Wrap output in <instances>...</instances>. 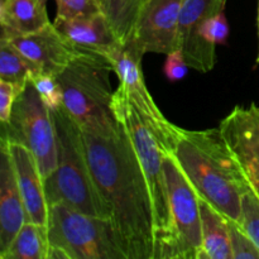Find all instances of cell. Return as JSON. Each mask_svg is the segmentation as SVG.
I'll return each mask as SVG.
<instances>
[{"instance_id":"30bf717a","label":"cell","mask_w":259,"mask_h":259,"mask_svg":"<svg viewBox=\"0 0 259 259\" xmlns=\"http://www.w3.org/2000/svg\"><path fill=\"white\" fill-rule=\"evenodd\" d=\"M220 131L259 199V106H235L220 123Z\"/></svg>"},{"instance_id":"7a4b0ae2","label":"cell","mask_w":259,"mask_h":259,"mask_svg":"<svg viewBox=\"0 0 259 259\" xmlns=\"http://www.w3.org/2000/svg\"><path fill=\"white\" fill-rule=\"evenodd\" d=\"M172 154L200 199L242 227V200L250 187L220 128H180Z\"/></svg>"},{"instance_id":"e0dca14e","label":"cell","mask_w":259,"mask_h":259,"mask_svg":"<svg viewBox=\"0 0 259 259\" xmlns=\"http://www.w3.org/2000/svg\"><path fill=\"white\" fill-rule=\"evenodd\" d=\"M227 0H182L179 20V50L190 67L196 60L197 27L211 15L224 12Z\"/></svg>"},{"instance_id":"7402d4cb","label":"cell","mask_w":259,"mask_h":259,"mask_svg":"<svg viewBox=\"0 0 259 259\" xmlns=\"http://www.w3.org/2000/svg\"><path fill=\"white\" fill-rule=\"evenodd\" d=\"M58 19L91 17L104 13L100 0H55Z\"/></svg>"},{"instance_id":"cb8c5ba5","label":"cell","mask_w":259,"mask_h":259,"mask_svg":"<svg viewBox=\"0 0 259 259\" xmlns=\"http://www.w3.org/2000/svg\"><path fill=\"white\" fill-rule=\"evenodd\" d=\"M233 259H259V248L237 223L228 219Z\"/></svg>"},{"instance_id":"2e32d148","label":"cell","mask_w":259,"mask_h":259,"mask_svg":"<svg viewBox=\"0 0 259 259\" xmlns=\"http://www.w3.org/2000/svg\"><path fill=\"white\" fill-rule=\"evenodd\" d=\"M47 0H5L0 3V37L13 38L40 29L51 23Z\"/></svg>"},{"instance_id":"d4e9b609","label":"cell","mask_w":259,"mask_h":259,"mask_svg":"<svg viewBox=\"0 0 259 259\" xmlns=\"http://www.w3.org/2000/svg\"><path fill=\"white\" fill-rule=\"evenodd\" d=\"M242 229L259 248V199L252 190L242 200Z\"/></svg>"},{"instance_id":"5bb4252c","label":"cell","mask_w":259,"mask_h":259,"mask_svg":"<svg viewBox=\"0 0 259 259\" xmlns=\"http://www.w3.org/2000/svg\"><path fill=\"white\" fill-rule=\"evenodd\" d=\"M28 222L24 201L18 186L14 166L7 142L0 144V254L14 240L20 228Z\"/></svg>"},{"instance_id":"4316f807","label":"cell","mask_w":259,"mask_h":259,"mask_svg":"<svg viewBox=\"0 0 259 259\" xmlns=\"http://www.w3.org/2000/svg\"><path fill=\"white\" fill-rule=\"evenodd\" d=\"M166 56L167 58L163 66V72L166 75V77L171 82H176V81L182 80L187 75L190 67L182 51L176 50Z\"/></svg>"},{"instance_id":"4fadbf2b","label":"cell","mask_w":259,"mask_h":259,"mask_svg":"<svg viewBox=\"0 0 259 259\" xmlns=\"http://www.w3.org/2000/svg\"><path fill=\"white\" fill-rule=\"evenodd\" d=\"M7 142L18 186L24 201L28 222L48 225V202L45 191V180L34 156L24 144L19 142Z\"/></svg>"},{"instance_id":"8fae6325","label":"cell","mask_w":259,"mask_h":259,"mask_svg":"<svg viewBox=\"0 0 259 259\" xmlns=\"http://www.w3.org/2000/svg\"><path fill=\"white\" fill-rule=\"evenodd\" d=\"M182 0H149L138 20L133 43L142 55L179 50V20Z\"/></svg>"},{"instance_id":"ac0fdd59","label":"cell","mask_w":259,"mask_h":259,"mask_svg":"<svg viewBox=\"0 0 259 259\" xmlns=\"http://www.w3.org/2000/svg\"><path fill=\"white\" fill-rule=\"evenodd\" d=\"M200 211L202 248L199 259H233L227 218L202 199H200Z\"/></svg>"},{"instance_id":"6da1fadb","label":"cell","mask_w":259,"mask_h":259,"mask_svg":"<svg viewBox=\"0 0 259 259\" xmlns=\"http://www.w3.org/2000/svg\"><path fill=\"white\" fill-rule=\"evenodd\" d=\"M81 132L94 181L110 210L129 259H153L151 192L125 128L118 121L109 129Z\"/></svg>"},{"instance_id":"ffe728a7","label":"cell","mask_w":259,"mask_h":259,"mask_svg":"<svg viewBox=\"0 0 259 259\" xmlns=\"http://www.w3.org/2000/svg\"><path fill=\"white\" fill-rule=\"evenodd\" d=\"M104 14L121 45L132 39L138 20L149 0H100Z\"/></svg>"},{"instance_id":"8992f818","label":"cell","mask_w":259,"mask_h":259,"mask_svg":"<svg viewBox=\"0 0 259 259\" xmlns=\"http://www.w3.org/2000/svg\"><path fill=\"white\" fill-rule=\"evenodd\" d=\"M50 245L61 248L70 259H129L113 220L83 214L62 202L48 206Z\"/></svg>"},{"instance_id":"3957f363","label":"cell","mask_w":259,"mask_h":259,"mask_svg":"<svg viewBox=\"0 0 259 259\" xmlns=\"http://www.w3.org/2000/svg\"><path fill=\"white\" fill-rule=\"evenodd\" d=\"M57 136V167L45 180L48 206L57 202L83 214L111 219L86 156L81 128L62 108L52 111Z\"/></svg>"},{"instance_id":"7c38bea8","label":"cell","mask_w":259,"mask_h":259,"mask_svg":"<svg viewBox=\"0 0 259 259\" xmlns=\"http://www.w3.org/2000/svg\"><path fill=\"white\" fill-rule=\"evenodd\" d=\"M7 39L35 63L40 72L53 76L60 75L72 61L88 52L71 43L53 23H48L40 29L28 34Z\"/></svg>"},{"instance_id":"484cf974","label":"cell","mask_w":259,"mask_h":259,"mask_svg":"<svg viewBox=\"0 0 259 259\" xmlns=\"http://www.w3.org/2000/svg\"><path fill=\"white\" fill-rule=\"evenodd\" d=\"M27 85L0 80V120L3 124L9 123L13 106Z\"/></svg>"},{"instance_id":"9a60e30c","label":"cell","mask_w":259,"mask_h":259,"mask_svg":"<svg viewBox=\"0 0 259 259\" xmlns=\"http://www.w3.org/2000/svg\"><path fill=\"white\" fill-rule=\"evenodd\" d=\"M53 24L77 48L104 57L113 48L121 45L104 13L72 19L56 18Z\"/></svg>"},{"instance_id":"277c9868","label":"cell","mask_w":259,"mask_h":259,"mask_svg":"<svg viewBox=\"0 0 259 259\" xmlns=\"http://www.w3.org/2000/svg\"><path fill=\"white\" fill-rule=\"evenodd\" d=\"M111 110L116 120L125 128L148 182L154 218L153 259H168L172 228L163 167L166 151L125 91L119 86L114 91Z\"/></svg>"},{"instance_id":"52a82bcc","label":"cell","mask_w":259,"mask_h":259,"mask_svg":"<svg viewBox=\"0 0 259 259\" xmlns=\"http://www.w3.org/2000/svg\"><path fill=\"white\" fill-rule=\"evenodd\" d=\"M2 137L30 149L43 180L53 174L58 157L55 121L32 81L15 101L9 123L3 124Z\"/></svg>"},{"instance_id":"d6986e66","label":"cell","mask_w":259,"mask_h":259,"mask_svg":"<svg viewBox=\"0 0 259 259\" xmlns=\"http://www.w3.org/2000/svg\"><path fill=\"white\" fill-rule=\"evenodd\" d=\"M48 249L47 225L25 222L0 259H47Z\"/></svg>"},{"instance_id":"f546056e","label":"cell","mask_w":259,"mask_h":259,"mask_svg":"<svg viewBox=\"0 0 259 259\" xmlns=\"http://www.w3.org/2000/svg\"><path fill=\"white\" fill-rule=\"evenodd\" d=\"M3 2H5V0H0V3H3Z\"/></svg>"},{"instance_id":"ba28073f","label":"cell","mask_w":259,"mask_h":259,"mask_svg":"<svg viewBox=\"0 0 259 259\" xmlns=\"http://www.w3.org/2000/svg\"><path fill=\"white\" fill-rule=\"evenodd\" d=\"M163 167L172 228L168 259H199L202 248L199 195L174 154H164Z\"/></svg>"},{"instance_id":"5b68a950","label":"cell","mask_w":259,"mask_h":259,"mask_svg":"<svg viewBox=\"0 0 259 259\" xmlns=\"http://www.w3.org/2000/svg\"><path fill=\"white\" fill-rule=\"evenodd\" d=\"M110 62L104 56L85 52L57 75L62 90V109L81 131H103L118 120L111 110Z\"/></svg>"},{"instance_id":"44dd1931","label":"cell","mask_w":259,"mask_h":259,"mask_svg":"<svg viewBox=\"0 0 259 259\" xmlns=\"http://www.w3.org/2000/svg\"><path fill=\"white\" fill-rule=\"evenodd\" d=\"M40 70L9 39L0 37V80L27 85Z\"/></svg>"},{"instance_id":"83f0119b","label":"cell","mask_w":259,"mask_h":259,"mask_svg":"<svg viewBox=\"0 0 259 259\" xmlns=\"http://www.w3.org/2000/svg\"><path fill=\"white\" fill-rule=\"evenodd\" d=\"M47 259H70V257H68L67 253L63 249H61V248L55 247V245H50Z\"/></svg>"},{"instance_id":"9c48e42d","label":"cell","mask_w":259,"mask_h":259,"mask_svg":"<svg viewBox=\"0 0 259 259\" xmlns=\"http://www.w3.org/2000/svg\"><path fill=\"white\" fill-rule=\"evenodd\" d=\"M105 58L110 62L113 72L118 76L119 88L125 91L137 110L161 142L166 153H174L180 126L175 125L163 115L147 89L141 67L143 55L133 43L128 42L116 46L106 53Z\"/></svg>"},{"instance_id":"f1b7e54d","label":"cell","mask_w":259,"mask_h":259,"mask_svg":"<svg viewBox=\"0 0 259 259\" xmlns=\"http://www.w3.org/2000/svg\"><path fill=\"white\" fill-rule=\"evenodd\" d=\"M258 37H259V4H258ZM257 63H259V51H258V57H257Z\"/></svg>"},{"instance_id":"603a6c76","label":"cell","mask_w":259,"mask_h":259,"mask_svg":"<svg viewBox=\"0 0 259 259\" xmlns=\"http://www.w3.org/2000/svg\"><path fill=\"white\" fill-rule=\"evenodd\" d=\"M32 82L43 103L51 111L62 108V90L56 76L50 73H39L32 78Z\"/></svg>"}]
</instances>
